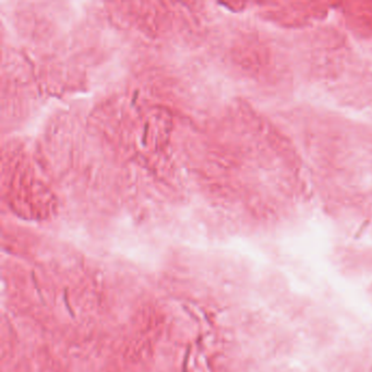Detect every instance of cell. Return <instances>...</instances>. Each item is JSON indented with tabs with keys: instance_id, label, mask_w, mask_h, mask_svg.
I'll use <instances>...</instances> for the list:
<instances>
[{
	"instance_id": "6da1fadb",
	"label": "cell",
	"mask_w": 372,
	"mask_h": 372,
	"mask_svg": "<svg viewBox=\"0 0 372 372\" xmlns=\"http://www.w3.org/2000/svg\"><path fill=\"white\" fill-rule=\"evenodd\" d=\"M349 273L355 275L356 281L361 286V289H364L372 302V264L369 266H366V268L359 266L357 271H349Z\"/></svg>"
}]
</instances>
